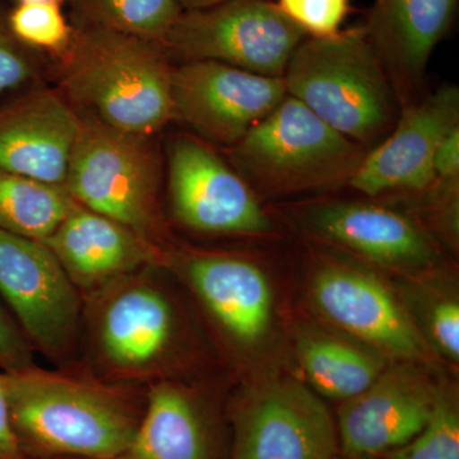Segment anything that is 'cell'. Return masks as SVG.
<instances>
[{
  "label": "cell",
  "instance_id": "cell-10",
  "mask_svg": "<svg viewBox=\"0 0 459 459\" xmlns=\"http://www.w3.org/2000/svg\"><path fill=\"white\" fill-rule=\"evenodd\" d=\"M287 96L283 78L195 60L172 71L175 122L217 150L237 144Z\"/></svg>",
  "mask_w": 459,
  "mask_h": 459
},
{
  "label": "cell",
  "instance_id": "cell-27",
  "mask_svg": "<svg viewBox=\"0 0 459 459\" xmlns=\"http://www.w3.org/2000/svg\"><path fill=\"white\" fill-rule=\"evenodd\" d=\"M39 56L17 41L5 21H0V93L20 89L35 80L40 68Z\"/></svg>",
  "mask_w": 459,
  "mask_h": 459
},
{
  "label": "cell",
  "instance_id": "cell-20",
  "mask_svg": "<svg viewBox=\"0 0 459 459\" xmlns=\"http://www.w3.org/2000/svg\"><path fill=\"white\" fill-rule=\"evenodd\" d=\"M115 459H228L219 427L192 394L157 383L126 451Z\"/></svg>",
  "mask_w": 459,
  "mask_h": 459
},
{
  "label": "cell",
  "instance_id": "cell-18",
  "mask_svg": "<svg viewBox=\"0 0 459 459\" xmlns=\"http://www.w3.org/2000/svg\"><path fill=\"white\" fill-rule=\"evenodd\" d=\"M44 243L81 289L108 285L164 256L157 244L78 204Z\"/></svg>",
  "mask_w": 459,
  "mask_h": 459
},
{
  "label": "cell",
  "instance_id": "cell-1",
  "mask_svg": "<svg viewBox=\"0 0 459 459\" xmlns=\"http://www.w3.org/2000/svg\"><path fill=\"white\" fill-rule=\"evenodd\" d=\"M54 60L57 90L78 113L147 137H156L175 122V65L156 42L111 30L74 27L68 49Z\"/></svg>",
  "mask_w": 459,
  "mask_h": 459
},
{
  "label": "cell",
  "instance_id": "cell-31",
  "mask_svg": "<svg viewBox=\"0 0 459 459\" xmlns=\"http://www.w3.org/2000/svg\"><path fill=\"white\" fill-rule=\"evenodd\" d=\"M435 178L459 177V128L449 133L434 156Z\"/></svg>",
  "mask_w": 459,
  "mask_h": 459
},
{
  "label": "cell",
  "instance_id": "cell-34",
  "mask_svg": "<svg viewBox=\"0 0 459 459\" xmlns=\"http://www.w3.org/2000/svg\"><path fill=\"white\" fill-rule=\"evenodd\" d=\"M40 2H50V0H17V3H40ZM65 2V0H62Z\"/></svg>",
  "mask_w": 459,
  "mask_h": 459
},
{
  "label": "cell",
  "instance_id": "cell-33",
  "mask_svg": "<svg viewBox=\"0 0 459 459\" xmlns=\"http://www.w3.org/2000/svg\"><path fill=\"white\" fill-rule=\"evenodd\" d=\"M332 459H382V458H367V457H347V455H342V453L338 452L336 455H334Z\"/></svg>",
  "mask_w": 459,
  "mask_h": 459
},
{
  "label": "cell",
  "instance_id": "cell-26",
  "mask_svg": "<svg viewBox=\"0 0 459 459\" xmlns=\"http://www.w3.org/2000/svg\"><path fill=\"white\" fill-rule=\"evenodd\" d=\"M280 11L307 38L337 35L351 11L350 0H274Z\"/></svg>",
  "mask_w": 459,
  "mask_h": 459
},
{
  "label": "cell",
  "instance_id": "cell-23",
  "mask_svg": "<svg viewBox=\"0 0 459 459\" xmlns=\"http://www.w3.org/2000/svg\"><path fill=\"white\" fill-rule=\"evenodd\" d=\"M74 27H96L161 44L183 13L179 0H65Z\"/></svg>",
  "mask_w": 459,
  "mask_h": 459
},
{
  "label": "cell",
  "instance_id": "cell-22",
  "mask_svg": "<svg viewBox=\"0 0 459 459\" xmlns=\"http://www.w3.org/2000/svg\"><path fill=\"white\" fill-rule=\"evenodd\" d=\"M74 204L65 186L0 169V230L44 243Z\"/></svg>",
  "mask_w": 459,
  "mask_h": 459
},
{
  "label": "cell",
  "instance_id": "cell-29",
  "mask_svg": "<svg viewBox=\"0 0 459 459\" xmlns=\"http://www.w3.org/2000/svg\"><path fill=\"white\" fill-rule=\"evenodd\" d=\"M33 367L32 344L0 301V369L16 371Z\"/></svg>",
  "mask_w": 459,
  "mask_h": 459
},
{
  "label": "cell",
  "instance_id": "cell-6",
  "mask_svg": "<svg viewBox=\"0 0 459 459\" xmlns=\"http://www.w3.org/2000/svg\"><path fill=\"white\" fill-rule=\"evenodd\" d=\"M307 38L274 0H223L183 11L160 47L174 65L211 60L283 78L296 48Z\"/></svg>",
  "mask_w": 459,
  "mask_h": 459
},
{
  "label": "cell",
  "instance_id": "cell-12",
  "mask_svg": "<svg viewBox=\"0 0 459 459\" xmlns=\"http://www.w3.org/2000/svg\"><path fill=\"white\" fill-rule=\"evenodd\" d=\"M459 128V89L442 84L401 108L388 135L365 153L347 188L365 198L402 197L433 183L434 156L440 142Z\"/></svg>",
  "mask_w": 459,
  "mask_h": 459
},
{
  "label": "cell",
  "instance_id": "cell-14",
  "mask_svg": "<svg viewBox=\"0 0 459 459\" xmlns=\"http://www.w3.org/2000/svg\"><path fill=\"white\" fill-rule=\"evenodd\" d=\"M437 389L412 361L385 368L337 412L338 451L347 457L380 458L410 443L425 428Z\"/></svg>",
  "mask_w": 459,
  "mask_h": 459
},
{
  "label": "cell",
  "instance_id": "cell-28",
  "mask_svg": "<svg viewBox=\"0 0 459 459\" xmlns=\"http://www.w3.org/2000/svg\"><path fill=\"white\" fill-rule=\"evenodd\" d=\"M428 336L444 358L459 360V305L455 299H442L427 314Z\"/></svg>",
  "mask_w": 459,
  "mask_h": 459
},
{
  "label": "cell",
  "instance_id": "cell-32",
  "mask_svg": "<svg viewBox=\"0 0 459 459\" xmlns=\"http://www.w3.org/2000/svg\"><path fill=\"white\" fill-rule=\"evenodd\" d=\"M223 0H179L183 11H195V9H204L219 4Z\"/></svg>",
  "mask_w": 459,
  "mask_h": 459
},
{
  "label": "cell",
  "instance_id": "cell-7",
  "mask_svg": "<svg viewBox=\"0 0 459 459\" xmlns=\"http://www.w3.org/2000/svg\"><path fill=\"white\" fill-rule=\"evenodd\" d=\"M283 213L305 237L386 270L427 272L442 261L437 240L415 216L377 199L316 195Z\"/></svg>",
  "mask_w": 459,
  "mask_h": 459
},
{
  "label": "cell",
  "instance_id": "cell-24",
  "mask_svg": "<svg viewBox=\"0 0 459 459\" xmlns=\"http://www.w3.org/2000/svg\"><path fill=\"white\" fill-rule=\"evenodd\" d=\"M63 3H17L9 12L5 25L21 44L56 59L68 49L74 33V25L63 11Z\"/></svg>",
  "mask_w": 459,
  "mask_h": 459
},
{
  "label": "cell",
  "instance_id": "cell-4",
  "mask_svg": "<svg viewBox=\"0 0 459 459\" xmlns=\"http://www.w3.org/2000/svg\"><path fill=\"white\" fill-rule=\"evenodd\" d=\"M222 152L259 198L287 199L347 188L368 148L287 95Z\"/></svg>",
  "mask_w": 459,
  "mask_h": 459
},
{
  "label": "cell",
  "instance_id": "cell-5",
  "mask_svg": "<svg viewBox=\"0 0 459 459\" xmlns=\"http://www.w3.org/2000/svg\"><path fill=\"white\" fill-rule=\"evenodd\" d=\"M164 170L155 137L122 131L80 113L65 183L75 204L157 244Z\"/></svg>",
  "mask_w": 459,
  "mask_h": 459
},
{
  "label": "cell",
  "instance_id": "cell-3",
  "mask_svg": "<svg viewBox=\"0 0 459 459\" xmlns=\"http://www.w3.org/2000/svg\"><path fill=\"white\" fill-rule=\"evenodd\" d=\"M287 95L368 150L392 132L401 105L362 26L331 38H307L285 74Z\"/></svg>",
  "mask_w": 459,
  "mask_h": 459
},
{
  "label": "cell",
  "instance_id": "cell-11",
  "mask_svg": "<svg viewBox=\"0 0 459 459\" xmlns=\"http://www.w3.org/2000/svg\"><path fill=\"white\" fill-rule=\"evenodd\" d=\"M0 299L32 346L54 358L74 347L77 287L47 244L0 230Z\"/></svg>",
  "mask_w": 459,
  "mask_h": 459
},
{
  "label": "cell",
  "instance_id": "cell-9",
  "mask_svg": "<svg viewBox=\"0 0 459 459\" xmlns=\"http://www.w3.org/2000/svg\"><path fill=\"white\" fill-rule=\"evenodd\" d=\"M229 459H332L336 419L316 392L292 379L244 395L231 416Z\"/></svg>",
  "mask_w": 459,
  "mask_h": 459
},
{
  "label": "cell",
  "instance_id": "cell-30",
  "mask_svg": "<svg viewBox=\"0 0 459 459\" xmlns=\"http://www.w3.org/2000/svg\"><path fill=\"white\" fill-rule=\"evenodd\" d=\"M0 459H30L18 442L12 424L4 380L0 373Z\"/></svg>",
  "mask_w": 459,
  "mask_h": 459
},
{
  "label": "cell",
  "instance_id": "cell-25",
  "mask_svg": "<svg viewBox=\"0 0 459 459\" xmlns=\"http://www.w3.org/2000/svg\"><path fill=\"white\" fill-rule=\"evenodd\" d=\"M382 459H459V409L455 395L437 391L430 418L410 443Z\"/></svg>",
  "mask_w": 459,
  "mask_h": 459
},
{
  "label": "cell",
  "instance_id": "cell-8",
  "mask_svg": "<svg viewBox=\"0 0 459 459\" xmlns=\"http://www.w3.org/2000/svg\"><path fill=\"white\" fill-rule=\"evenodd\" d=\"M165 170L172 214L186 228L250 238L276 231L255 190L216 147L192 133L169 141Z\"/></svg>",
  "mask_w": 459,
  "mask_h": 459
},
{
  "label": "cell",
  "instance_id": "cell-21",
  "mask_svg": "<svg viewBox=\"0 0 459 459\" xmlns=\"http://www.w3.org/2000/svg\"><path fill=\"white\" fill-rule=\"evenodd\" d=\"M298 356L316 394L342 402L360 394L385 369L379 355L325 333L301 334Z\"/></svg>",
  "mask_w": 459,
  "mask_h": 459
},
{
  "label": "cell",
  "instance_id": "cell-16",
  "mask_svg": "<svg viewBox=\"0 0 459 459\" xmlns=\"http://www.w3.org/2000/svg\"><path fill=\"white\" fill-rule=\"evenodd\" d=\"M458 0H374L362 25L401 108L427 91L429 62L451 31Z\"/></svg>",
  "mask_w": 459,
  "mask_h": 459
},
{
  "label": "cell",
  "instance_id": "cell-19",
  "mask_svg": "<svg viewBox=\"0 0 459 459\" xmlns=\"http://www.w3.org/2000/svg\"><path fill=\"white\" fill-rule=\"evenodd\" d=\"M181 267L223 331L243 344L268 333L273 312L270 280L255 262L220 252L186 253Z\"/></svg>",
  "mask_w": 459,
  "mask_h": 459
},
{
  "label": "cell",
  "instance_id": "cell-2",
  "mask_svg": "<svg viewBox=\"0 0 459 459\" xmlns=\"http://www.w3.org/2000/svg\"><path fill=\"white\" fill-rule=\"evenodd\" d=\"M2 374L30 459H115L132 442L142 413L119 392L35 365Z\"/></svg>",
  "mask_w": 459,
  "mask_h": 459
},
{
  "label": "cell",
  "instance_id": "cell-13",
  "mask_svg": "<svg viewBox=\"0 0 459 459\" xmlns=\"http://www.w3.org/2000/svg\"><path fill=\"white\" fill-rule=\"evenodd\" d=\"M312 285L313 303L329 322L385 355L424 360L421 334L376 273L350 262L325 259Z\"/></svg>",
  "mask_w": 459,
  "mask_h": 459
},
{
  "label": "cell",
  "instance_id": "cell-15",
  "mask_svg": "<svg viewBox=\"0 0 459 459\" xmlns=\"http://www.w3.org/2000/svg\"><path fill=\"white\" fill-rule=\"evenodd\" d=\"M128 276L115 280L117 286L100 305L93 336L108 369L137 377L164 360L174 342L177 322L170 300L159 287Z\"/></svg>",
  "mask_w": 459,
  "mask_h": 459
},
{
  "label": "cell",
  "instance_id": "cell-17",
  "mask_svg": "<svg viewBox=\"0 0 459 459\" xmlns=\"http://www.w3.org/2000/svg\"><path fill=\"white\" fill-rule=\"evenodd\" d=\"M80 113L59 90L33 89L0 107V169L65 186Z\"/></svg>",
  "mask_w": 459,
  "mask_h": 459
}]
</instances>
